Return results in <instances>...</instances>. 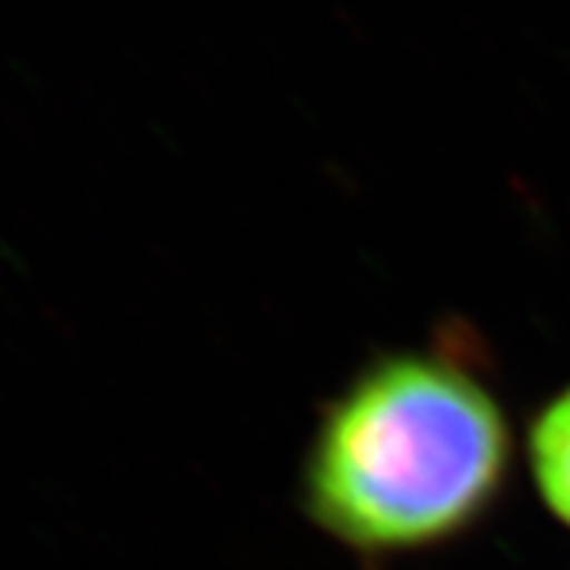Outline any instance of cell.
Returning <instances> with one entry per match:
<instances>
[{"mask_svg":"<svg viewBox=\"0 0 570 570\" xmlns=\"http://www.w3.org/2000/svg\"><path fill=\"white\" fill-rule=\"evenodd\" d=\"M523 456L542 508L570 532V384L530 415Z\"/></svg>","mask_w":570,"mask_h":570,"instance_id":"2","label":"cell"},{"mask_svg":"<svg viewBox=\"0 0 570 570\" xmlns=\"http://www.w3.org/2000/svg\"><path fill=\"white\" fill-rule=\"evenodd\" d=\"M517 460L491 358L463 324L377 352L314 422L302 469L305 517L367 568L448 549L485 527Z\"/></svg>","mask_w":570,"mask_h":570,"instance_id":"1","label":"cell"}]
</instances>
